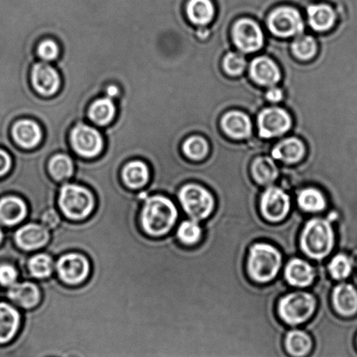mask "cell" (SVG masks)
Here are the masks:
<instances>
[{
    "label": "cell",
    "instance_id": "cell-25",
    "mask_svg": "<svg viewBox=\"0 0 357 357\" xmlns=\"http://www.w3.org/2000/svg\"><path fill=\"white\" fill-rule=\"evenodd\" d=\"M121 175L122 180L129 189L138 190L148 184L149 169L143 161L135 160L126 164Z\"/></svg>",
    "mask_w": 357,
    "mask_h": 357
},
{
    "label": "cell",
    "instance_id": "cell-33",
    "mask_svg": "<svg viewBox=\"0 0 357 357\" xmlns=\"http://www.w3.org/2000/svg\"><path fill=\"white\" fill-rule=\"evenodd\" d=\"M182 150L189 159L201 161L208 155L209 146L208 142L201 136H192L185 140L182 145Z\"/></svg>",
    "mask_w": 357,
    "mask_h": 357
},
{
    "label": "cell",
    "instance_id": "cell-34",
    "mask_svg": "<svg viewBox=\"0 0 357 357\" xmlns=\"http://www.w3.org/2000/svg\"><path fill=\"white\" fill-rule=\"evenodd\" d=\"M177 237L185 246H195L202 240V227L194 220H185L178 226Z\"/></svg>",
    "mask_w": 357,
    "mask_h": 357
},
{
    "label": "cell",
    "instance_id": "cell-27",
    "mask_svg": "<svg viewBox=\"0 0 357 357\" xmlns=\"http://www.w3.org/2000/svg\"><path fill=\"white\" fill-rule=\"evenodd\" d=\"M307 12L310 27L317 31L330 30L337 20L335 10L328 5L310 6Z\"/></svg>",
    "mask_w": 357,
    "mask_h": 357
},
{
    "label": "cell",
    "instance_id": "cell-1",
    "mask_svg": "<svg viewBox=\"0 0 357 357\" xmlns=\"http://www.w3.org/2000/svg\"><path fill=\"white\" fill-rule=\"evenodd\" d=\"M301 249L312 260L321 261L328 256L335 246L333 226L327 219H310L304 226L300 240Z\"/></svg>",
    "mask_w": 357,
    "mask_h": 357
},
{
    "label": "cell",
    "instance_id": "cell-20",
    "mask_svg": "<svg viewBox=\"0 0 357 357\" xmlns=\"http://www.w3.org/2000/svg\"><path fill=\"white\" fill-rule=\"evenodd\" d=\"M283 348L289 357H309L313 352V339L305 331L291 330L286 335Z\"/></svg>",
    "mask_w": 357,
    "mask_h": 357
},
{
    "label": "cell",
    "instance_id": "cell-36",
    "mask_svg": "<svg viewBox=\"0 0 357 357\" xmlns=\"http://www.w3.org/2000/svg\"><path fill=\"white\" fill-rule=\"evenodd\" d=\"M292 51L296 58L303 59V61H307L316 54V41L314 40L313 37L307 36V35L300 36L293 42Z\"/></svg>",
    "mask_w": 357,
    "mask_h": 357
},
{
    "label": "cell",
    "instance_id": "cell-4",
    "mask_svg": "<svg viewBox=\"0 0 357 357\" xmlns=\"http://www.w3.org/2000/svg\"><path fill=\"white\" fill-rule=\"evenodd\" d=\"M317 300L306 292H295L283 297L278 303L280 318L289 326L305 323L314 314Z\"/></svg>",
    "mask_w": 357,
    "mask_h": 357
},
{
    "label": "cell",
    "instance_id": "cell-37",
    "mask_svg": "<svg viewBox=\"0 0 357 357\" xmlns=\"http://www.w3.org/2000/svg\"><path fill=\"white\" fill-rule=\"evenodd\" d=\"M223 68L229 75H240L246 68V59L237 52H229L223 59Z\"/></svg>",
    "mask_w": 357,
    "mask_h": 357
},
{
    "label": "cell",
    "instance_id": "cell-19",
    "mask_svg": "<svg viewBox=\"0 0 357 357\" xmlns=\"http://www.w3.org/2000/svg\"><path fill=\"white\" fill-rule=\"evenodd\" d=\"M222 126L224 132L231 138L243 140L251 136L252 122L250 117L243 112H229L224 115Z\"/></svg>",
    "mask_w": 357,
    "mask_h": 357
},
{
    "label": "cell",
    "instance_id": "cell-2",
    "mask_svg": "<svg viewBox=\"0 0 357 357\" xmlns=\"http://www.w3.org/2000/svg\"><path fill=\"white\" fill-rule=\"evenodd\" d=\"M176 205L164 196H153L146 199L142 212L143 229L149 235L159 237L169 232L176 222Z\"/></svg>",
    "mask_w": 357,
    "mask_h": 357
},
{
    "label": "cell",
    "instance_id": "cell-12",
    "mask_svg": "<svg viewBox=\"0 0 357 357\" xmlns=\"http://www.w3.org/2000/svg\"><path fill=\"white\" fill-rule=\"evenodd\" d=\"M57 271L59 278L66 284H79L89 276L90 263L82 254L71 252V253L63 254L59 258Z\"/></svg>",
    "mask_w": 357,
    "mask_h": 357
},
{
    "label": "cell",
    "instance_id": "cell-13",
    "mask_svg": "<svg viewBox=\"0 0 357 357\" xmlns=\"http://www.w3.org/2000/svg\"><path fill=\"white\" fill-rule=\"evenodd\" d=\"M31 84L40 96H54L61 86V78L54 66L45 62H38L33 66L31 73Z\"/></svg>",
    "mask_w": 357,
    "mask_h": 357
},
{
    "label": "cell",
    "instance_id": "cell-17",
    "mask_svg": "<svg viewBox=\"0 0 357 357\" xmlns=\"http://www.w3.org/2000/svg\"><path fill=\"white\" fill-rule=\"evenodd\" d=\"M285 279L294 288L306 289L313 284L316 272L312 265L302 258H293L285 268Z\"/></svg>",
    "mask_w": 357,
    "mask_h": 357
},
{
    "label": "cell",
    "instance_id": "cell-32",
    "mask_svg": "<svg viewBox=\"0 0 357 357\" xmlns=\"http://www.w3.org/2000/svg\"><path fill=\"white\" fill-rule=\"evenodd\" d=\"M328 272L331 277L337 282L345 281L353 274V263L349 255L339 253L328 264Z\"/></svg>",
    "mask_w": 357,
    "mask_h": 357
},
{
    "label": "cell",
    "instance_id": "cell-15",
    "mask_svg": "<svg viewBox=\"0 0 357 357\" xmlns=\"http://www.w3.org/2000/svg\"><path fill=\"white\" fill-rule=\"evenodd\" d=\"M14 141L21 148L30 150L37 147L42 141L43 132L40 125L33 119H21L13 126Z\"/></svg>",
    "mask_w": 357,
    "mask_h": 357
},
{
    "label": "cell",
    "instance_id": "cell-21",
    "mask_svg": "<svg viewBox=\"0 0 357 357\" xmlns=\"http://www.w3.org/2000/svg\"><path fill=\"white\" fill-rule=\"evenodd\" d=\"M8 296L13 303L26 309H33L41 299L40 289L31 282L13 285L9 289Z\"/></svg>",
    "mask_w": 357,
    "mask_h": 357
},
{
    "label": "cell",
    "instance_id": "cell-45",
    "mask_svg": "<svg viewBox=\"0 0 357 357\" xmlns=\"http://www.w3.org/2000/svg\"><path fill=\"white\" fill-rule=\"evenodd\" d=\"M2 239H3V233H2V231L0 230V242H1Z\"/></svg>",
    "mask_w": 357,
    "mask_h": 357
},
{
    "label": "cell",
    "instance_id": "cell-46",
    "mask_svg": "<svg viewBox=\"0 0 357 357\" xmlns=\"http://www.w3.org/2000/svg\"><path fill=\"white\" fill-rule=\"evenodd\" d=\"M356 351H357V335H356Z\"/></svg>",
    "mask_w": 357,
    "mask_h": 357
},
{
    "label": "cell",
    "instance_id": "cell-29",
    "mask_svg": "<svg viewBox=\"0 0 357 357\" xmlns=\"http://www.w3.org/2000/svg\"><path fill=\"white\" fill-rule=\"evenodd\" d=\"M187 13L192 23L205 26L211 22L215 15V6L211 0H190L188 3Z\"/></svg>",
    "mask_w": 357,
    "mask_h": 357
},
{
    "label": "cell",
    "instance_id": "cell-16",
    "mask_svg": "<svg viewBox=\"0 0 357 357\" xmlns=\"http://www.w3.org/2000/svg\"><path fill=\"white\" fill-rule=\"evenodd\" d=\"M250 73L254 82L261 86L275 87L281 80L278 66L265 56L255 58L251 62Z\"/></svg>",
    "mask_w": 357,
    "mask_h": 357
},
{
    "label": "cell",
    "instance_id": "cell-42",
    "mask_svg": "<svg viewBox=\"0 0 357 357\" xmlns=\"http://www.w3.org/2000/svg\"><path fill=\"white\" fill-rule=\"evenodd\" d=\"M282 91L275 87H271V89L266 94V97L271 103H278L282 99Z\"/></svg>",
    "mask_w": 357,
    "mask_h": 357
},
{
    "label": "cell",
    "instance_id": "cell-22",
    "mask_svg": "<svg viewBox=\"0 0 357 357\" xmlns=\"http://www.w3.org/2000/svg\"><path fill=\"white\" fill-rule=\"evenodd\" d=\"M27 214L26 205L22 199L7 197L0 201V224L15 226L22 221Z\"/></svg>",
    "mask_w": 357,
    "mask_h": 357
},
{
    "label": "cell",
    "instance_id": "cell-35",
    "mask_svg": "<svg viewBox=\"0 0 357 357\" xmlns=\"http://www.w3.org/2000/svg\"><path fill=\"white\" fill-rule=\"evenodd\" d=\"M28 268L35 278H48L52 272V258L47 254L35 255L29 261Z\"/></svg>",
    "mask_w": 357,
    "mask_h": 357
},
{
    "label": "cell",
    "instance_id": "cell-44",
    "mask_svg": "<svg viewBox=\"0 0 357 357\" xmlns=\"http://www.w3.org/2000/svg\"><path fill=\"white\" fill-rule=\"evenodd\" d=\"M356 166L354 167L351 168V170H349V173L347 175V177H345V180L344 181V183H342V187L341 189V191H342V189L344 188L345 184H347V182L349 181V178H351V175L353 174V173H354V170H355V169H356V168L357 166V161H356ZM335 197H338V195L337 196H335ZM349 258H351V257H349ZM352 263H353V269H354V272H356V274H357V265L355 264L354 262H353V261H352Z\"/></svg>",
    "mask_w": 357,
    "mask_h": 357
},
{
    "label": "cell",
    "instance_id": "cell-9",
    "mask_svg": "<svg viewBox=\"0 0 357 357\" xmlns=\"http://www.w3.org/2000/svg\"><path fill=\"white\" fill-rule=\"evenodd\" d=\"M290 208H291L290 197L281 188L269 187L261 195V213L268 222L282 221L288 216Z\"/></svg>",
    "mask_w": 357,
    "mask_h": 357
},
{
    "label": "cell",
    "instance_id": "cell-8",
    "mask_svg": "<svg viewBox=\"0 0 357 357\" xmlns=\"http://www.w3.org/2000/svg\"><path fill=\"white\" fill-rule=\"evenodd\" d=\"M269 31L275 36L289 38L303 33L304 24L301 14L290 6L275 9L268 17Z\"/></svg>",
    "mask_w": 357,
    "mask_h": 357
},
{
    "label": "cell",
    "instance_id": "cell-10",
    "mask_svg": "<svg viewBox=\"0 0 357 357\" xmlns=\"http://www.w3.org/2000/svg\"><path fill=\"white\" fill-rule=\"evenodd\" d=\"M259 133L262 138H278L285 134L292 126L288 112L281 108H265L258 117Z\"/></svg>",
    "mask_w": 357,
    "mask_h": 357
},
{
    "label": "cell",
    "instance_id": "cell-23",
    "mask_svg": "<svg viewBox=\"0 0 357 357\" xmlns=\"http://www.w3.org/2000/svg\"><path fill=\"white\" fill-rule=\"evenodd\" d=\"M20 325V313L8 304L0 303V344L12 341Z\"/></svg>",
    "mask_w": 357,
    "mask_h": 357
},
{
    "label": "cell",
    "instance_id": "cell-28",
    "mask_svg": "<svg viewBox=\"0 0 357 357\" xmlns=\"http://www.w3.org/2000/svg\"><path fill=\"white\" fill-rule=\"evenodd\" d=\"M251 173L258 184L268 185L278 177L279 170L274 160L264 156L254 161L252 163Z\"/></svg>",
    "mask_w": 357,
    "mask_h": 357
},
{
    "label": "cell",
    "instance_id": "cell-41",
    "mask_svg": "<svg viewBox=\"0 0 357 357\" xmlns=\"http://www.w3.org/2000/svg\"><path fill=\"white\" fill-rule=\"evenodd\" d=\"M12 166V157L5 150L0 149V177L8 173Z\"/></svg>",
    "mask_w": 357,
    "mask_h": 357
},
{
    "label": "cell",
    "instance_id": "cell-3",
    "mask_svg": "<svg viewBox=\"0 0 357 357\" xmlns=\"http://www.w3.org/2000/svg\"><path fill=\"white\" fill-rule=\"evenodd\" d=\"M282 263V254L278 248L271 244L257 243L248 253L247 272L254 282L264 284L278 275Z\"/></svg>",
    "mask_w": 357,
    "mask_h": 357
},
{
    "label": "cell",
    "instance_id": "cell-26",
    "mask_svg": "<svg viewBox=\"0 0 357 357\" xmlns=\"http://www.w3.org/2000/svg\"><path fill=\"white\" fill-rule=\"evenodd\" d=\"M116 115V106L109 97H100L90 105L89 117L94 124L104 127L113 122Z\"/></svg>",
    "mask_w": 357,
    "mask_h": 357
},
{
    "label": "cell",
    "instance_id": "cell-11",
    "mask_svg": "<svg viewBox=\"0 0 357 357\" xmlns=\"http://www.w3.org/2000/svg\"><path fill=\"white\" fill-rule=\"evenodd\" d=\"M232 37L238 49L248 54L260 50L264 43L261 27L250 19H241L234 24Z\"/></svg>",
    "mask_w": 357,
    "mask_h": 357
},
{
    "label": "cell",
    "instance_id": "cell-39",
    "mask_svg": "<svg viewBox=\"0 0 357 357\" xmlns=\"http://www.w3.org/2000/svg\"><path fill=\"white\" fill-rule=\"evenodd\" d=\"M17 279L15 268L10 265H0V283L3 286L13 285Z\"/></svg>",
    "mask_w": 357,
    "mask_h": 357
},
{
    "label": "cell",
    "instance_id": "cell-40",
    "mask_svg": "<svg viewBox=\"0 0 357 357\" xmlns=\"http://www.w3.org/2000/svg\"><path fill=\"white\" fill-rule=\"evenodd\" d=\"M41 221L45 228L54 230L61 223V218H59L58 212L55 210L51 209L44 213Z\"/></svg>",
    "mask_w": 357,
    "mask_h": 357
},
{
    "label": "cell",
    "instance_id": "cell-43",
    "mask_svg": "<svg viewBox=\"0 0 357 357\" xmlns=\"http://www.w3.org/2000/svg\"><path fill=\"white\" fill-rule=\"evenodd\" d=\"M105 92L107 94V97L114 99V98H118L120 96V87L114 84H111L106 87Z\"/></svg>",
    "mask_w": 357,
    "mask_h": 357
},
{
    "label": "cell",
    "instance_id": "cell-31",
    "mask_svg": "<svg viewBox=\"0 0 357 357\" xmlns=\"http://www.w3.org/2000/svg\"><path fill=\"white\" fill-rule=\"evenodd\" d=\"M48 170L55 180L63 181L73 176L75 164L68 155L57 154L49 161Z\"/></svg>",
    "mask_w": 357,
    "mask_h": 357
},
{
    "label": "cell",
    "instance_id": "cell-24",
    "mask_svg": "<svg viewBox=\"0 0 357 357\" xmlns=\"http://www.w3.org/2000/svg\"><path fill=\"white\" fill-rule=\"evenodd\" d=\"M306 150L303 143L297 138H288L279 143L273 150L274 159L286 163H298L303 159Z\"/></svg>",
    "mask_w": 357,
    "mask_h": 357
},
{
    "label": "cell",
    "instance_id": "cell-18",
    "mask_svg": "<svg viewBox=\"0 0 357 357\" xmlns=\"http://www.w3.org/2000/svg\"><path fill=\"white\" fill-rule=\"evenodd\" d=\"M49 239L50 235L47 228L37 224H29L21 227L15 234L17 244L22 249L27 251L45 247L49 242Z\"/></svg>",
    "mask_w": 357,
    "mask_h": 357
},
{
    "label": "cell",
    "instance_id": "cell-6",
    "mask_svg": "<svg viewBox=\"0 0 357 357\" xmlns=\"http://www.w3.org/2000/svg\"><path fill=\"white\" fill-rule=\"evenodd\" d=\"M178 196L184 211L195 222L208 219L215 207L211 192L197 184L184 185Z\"/></svg>",
    "mask_w": 357,
    "mask_h": 357
},
{
    "label": "cell",
    "instance_id": "cell-5",
    "mask_svg": "<svg viewBox=\"0 0 357 357\" xmlns=\"http://www.w3.org/2000/svg\"><path fill=\"white\" fill-rule=\"evenodd\" d=\"M59 205L66 218L85 219L93 212L94 198L89 190L80 185L66 184L59 192Z\"/></svg>",
    "mask_w": 357,
    "mask_h": 357
},
{
    "label": "cell",
    "instance_id": "cell-14",
    "mask_svg": "<svg viewBox=\"0 0 357 357\" xmlns=\"http://www.w3.org/2000/svg\"><path fill=\"white\" fill-rule=\"evenodd\" d=\"M332 304L338 316L352 319L357 316V288L351 283L342 282L332 293Z\"/></svg>",
    "mask_w": 357,
    "mask_h": 357
},
{
    "label": "cell",
    "instance_id": "cell-7",
    "mask_svg": "<svg viewBox=\"0 0 357 357\" xmlns=\"http://www.w3.org/2000/svg\"><path fill=\"white\" fill-rule=\"evenodd\" d=\"M70 143L73 150L85 159H93L104 150L102 135L96 128L85 124H79L70 133Z\"/></svg>",
    "mask_w": 357,
    "mask_h": 357
},
{
    "label": "cell",
    "instance_id": "cell-30",
    "mask_svg": "<svg viewBox=\"0 0 357 357\" xmlns=\"http://www.w3.org/2000/svg\"><path fill=\"white\" fill-rule=\"evenodd\" d=\"M299 207L307 212H321L327 207V201L321 191L314 188L304 189L297 198Z\"/></svg>",
    "mask_w": 357,
    "mask_h": 357
},
{
    "label": "cell",
    "instance_id": "cell-38",
    "mask_svg": "<svg viewBox=\"0 0 357 357\" xmlns=\"http://www.w3.org/2000/svg\"><path fill=\"white\" fill-rule=\"evenodd\" d=\"M38 54L45 61H54L59 54V48L54 40H45L38 45Z\"/></svg>",
    "mask_w": 357,
    "mask_h": 357
}]
</instances>
